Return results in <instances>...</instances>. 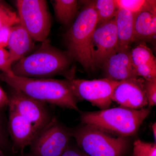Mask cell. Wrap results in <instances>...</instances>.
<instances>
[{
    "label": "cell",
    "instance_id": "14",
    "mask_svg": "<svg viewBox=\"0 0 156 156\" xmlns=\"http://www.w3.org/2000/svg\"><path fill=\"white\" fill-rule=\"evenodd\" d=\"M9 129L15 145L21 149L30 145L37 133L30 122L9 108Z\"/></svg>",
    "mask_w": 156,
    "mask_h": 156
},
{
    "label": "cell",
    "instance_id": "16",
    "mask_svg": "<svg viewBox=\"0 0 156 156\" xmlns=\"http://www.w3.org/2000/svg\"><path fill=\"white\" fill-rule=\"evenodd\" d=\"M118 40V50H129L134 42V15L129 11L118 9L114 17Z\"/></svg>",
    "mask_w": 156,
    "mask_h": 156
},
{
    "label": "cell",
    "instance_id": "2",
    "mask_svg": "<svg viewBox=\"0 0 156 156\" xmlns=\"http://www.w3.org/2000/svg\"><path fill=\"white\" fill-rule=\"evenodd\" d=\"M150 108L133 109L122 107L81 113L83 124L100 129L112 135L129 137L136 132L150 113Z\"/></svg>",
    "mask_w": 156,
    "mask_h": 156
},
{
    "label": "cell",
    "instance_id": "23",
    "mask_svg": "<svg viewBox=\"0 0 156 156\" xmlns=\"http://www.w3.org/2000/svg\"><path fill=\"white\" fill-rule=\"evenodd\" d=\"M13 65L9 51L0 48V70L9 76H13L14 75L12 70Z\"/></svg>",
    "mask_w": 156,
    "mask_h": 156
},
{
    "label": "cell",
    "instance_id": "13",
    "mask_svg": "<svg viewBox=\"0 0 156 156\" xmlns=\"http://www.w3.org/2000/svg\"><path fill=\"white\" fill-rule=\"evenodd\" d=\"M134 42H151L156 34V1L150 0L141 11L134 15Z\"/></svg>",
    "mask_w": 156,
    "mask_h": 156
},
{
    "label": "cell",
    "instance_id": "3",
    "mask_svg": "<svg viewBox=\"0 0 156 156\" xmlns=\"http://www.w3.org/2000/svg\"><path fill=\"white\" fill-rule=\"evenodd\" d=\"M73 59L67 52L54 48L47 39L36 51L14 63L12 70L17 76L48 77L63 73Z\"/></svg>",
    "mask_w": 156,
    "mask_h": 156
},
{
    "label": "cell",
    "instance_id": "24",
    "mask_svg": "<svg viewBox=\"0 0 156 156\" xmlns=\"http://www.w3.org/2000/svg\"><path fill=\"white\" fill-rule=\"evenodd\" d=\"M136 74L145 80L156 79V65L144 64L135 67Z\"/></svg>",
    "mask_w": 156,
    "mask_h": 156
},
{
    "label": "cell",
    "instance_id": "10",
    "mask_svg": "<svg viewBox=\"0 0 156 156\" xmlns=\"http://www.w3.org/2000/svg\"><path fill=\"white\" fill-rule=\"evenodd\" d=\"M9 98V108L16 111L30 122L37 134L52 119H50L44 103L15 89Z\"/></svg>",
    "mask_w": 156,
    "mask_h": 156
},
{
    "label": "cell",
    "instance_id": "12",
    "mask_svg": "<svg viewBox=\"0 0 156 156\" xmlns=\"http://www.w3.org/2000/svg\"><path fill=\"white\" fill-rule=\"evenodd\" d=\"M105 78L121 81L138 77L131 56V50H118L108 58L102 66Z\"/></svg>",
    "mask_w": 156,
    "mask_h": 156
},
{
    "label": "cell",
    "instance_id": "7",
    "mask_svg": "<svg viewBox=\"0 0 156 156\" xmlns=\"http://www.w3.org/2000/svg\"><path fill=\"white\" fill-rule=\"evenodd\" d=\"M68 80L77 100L87 101L100 110L109 108L115 89L120 83L106 78L92 80L73 78Z\"/></svg>",
    "mask_w": 156,
    "mask_h": 156
},
{
    "label": "cell",
    "instance_id": "8",
    "mask_svg": "<svg viewBox=\"0 0 156 156\" xmlns=\"http://www.w3.org/2000/svg\"><path fill=\"white\" fill-rule=\"evenodd\" d=\"M71 136V131L53 118L30 144L31 156H61L69 145Z\"/></svg>",
    "mask_w": 156,
    "mask_h": 156
},
{
    "label": "cell",
    "instance_id": "1",
    "mask_svg": "<svg viewBox=\"0 0 156 156\" xmlns=\"http://www.w3.org/2000/svg\"><path fill=\"white\" fill-rule=\"evenodd\" d=\"M0 80L13 89L42 103L79 111L77 100L73 94L67 79L9 76L2 73H0Z\"/></svg>",
    "mask_w": 156,
    "mask_h": 156
},
{
    "label": "cell",
    "instance_id": "30",
    "mask_svg": "<svg viewBox=\"0 0 156 156\" xmlns=\"http://www.w3.org/2000/svg\"><path fill=\"white\" fill-rule=\"evenodd\" d=\"M152 131L153 134L154 138L155 139V142H156V123L155 122L151 126Z\"/></svg>",
    "mask_w": 156,
    "mask_h": 156
},
{
    "label": "cell",
    "instance_id": "22",
    "mask_svg": "<svg viewBox=\"0 0 156 156\" xmlns=\"http://www.w3.org/2000/svg\"><path fill=\"white\" fill-rule=\"evenodd\" d=\"M19 23V17L17 14L0 2V28L13 27Z\"/></svg>",
    "mask_w": 156,
    "mask_h": 156
},
{
    "label": "cell",
    "instance_id": "5",
    "mask_svg": "<svg viewBox=\"0 0 156 156\" xmlns=\"http://www.w3.org/2000/svg\"><path fill=\"white\" fill-rule=\"evenodd\" d=\"M79 149L87 156H124L130 147L128 137H115L83 124L71 131Z\"/></svg>",
    "mask_w": 156,
    "mask_h": 156
},
{
    "label": "cell",
    "instance_id": "25",
    "mask_svg": "<svg viewBox=\"0 0 156 156\" xmlns=\"http://www.w3.org/2000/svg\"><path fill=\"white\" fill-rule=\"evenodd\" d=\"M144 89L148 106H154L156 105V79L145 80Z\"/></svg>",
    "mask_w": 156,
    "mask_h": 156
},
{
    "label": "cell",
    "instance_id": "26",
    "mask_svg": "<svg viewBox=\"0 0 156 156\" xmlns=\"http://www.w3.org/2000/svg\"><path fill=\"white\" fill-rule=\"evenodd\" d=\"M12 27H4L0 28V48L8 47Z\"/></svg>",
    "mask_w": 156,
    "mask_h": 156
},
{
    "label": "cell",
    "instance_id": "20",
    "mask_svg": "<svg viewBox=\"0 0 156 156\" xmlns=\"http://www.w3.org/2000/svg\"><path fill=\"white\" fill-rule=\"evenodd\" d=\"M132 156H156V143L136 140L133 144Z\"/></svg>",
    "mask_w": 156,
    "mask_h": 156
},
{
    "label": "cell",
    "instance_id": "9",
    "mask_svg": "<svg viewBox=\"0 0 156 156\" xmlns=\"http://www.w3.org/2000/svg\"><path fill=\"white\" fill-rule=\"evenodd\" d=\"M90 49L96 67H102L108 58L118 51V37L114 18L97 25L92 34Z\"/></svg>",
    "mask_w": 156,
    "mask_h": 156
},
{
    "label": "cell",
    "instance_id": "17",
    "mask_svg": "<svg viewBox=\"0 0 156 156\" xmlns=\"http://www.w3.org/2000/svg\"><path fill=\"white\" fill-rule=\"evenodd\" d=\"M53 8L58 21L62 25L69 26L77 14L78 2L76 0H55Z\"/></svg>",
    "mask_w": 156,
    "mask_h": 156
},
{
    "label": "cell",
    "instance_id": "15",
    "mask_svg": "<svg viewBox=\"0 0 156 156\" xmlns=\"http://www.w3.org/2000/svg\"><path fill=\"white\" fill-rule=\"evenodd\" d=\"M8 48L13 64L27 56L34 47V40L20 24L11 28Z\"/></svg>",
    "mask_w": 156,
    "mask_h": 156
},
{
    "label": "cell",
    "instance_id": "29",
    "mask_svg": "<svg viewBox=\"0 0 156 156\" xmlns=\"http://www.w3.org/2000/svg\"><path fill=\"white\" fill-rule=\"evenodd\" d=\"M5 143V135H4V131H3L2 125L0 123V148L4 145Z\"/></svg>",
    "mask_w": 156,
    "mask_h": 156
},
{
    "label": "cell",
    "instance_id": "11",
    "mask_svg": "<svg viewBox=\"0 0 156 156\" xmlns=\"http://www.w3.org/2000/svg\"><path fill=\"white\" fill-rule=\"evenodd\" d=\"M143 78H132L120 81L116 87L112 101L120 106L133 109H140L148 105L144 89Z\"/></svg>",
    "mask_w": 156,
    "mask_h": 156
},
{
    "label": "cell",
    "instance_id": "6",
    "mask_svg": "<svg viewBox=\"0 0 156 156\" xmlns=\"http://www.w3.org/2000/svg\"><path fill=\"white\" fill-rule=\"evenodd\" d=\"M16 6L20 23L33 40L42 42L46 40L51 24L47 1L17 0Z\"/></svg>",
    "mask_w": 156,
    "mask_h": 156
},
{
    "label": "cell",
    "instance_id": "27",
    "mask_svg": "<svg viewBox=\"0 0 156 156\" xmlns=\"http://www.w3.org/2000/svg\"><path fill=\"white\" fill-rule=\"evenodd\" d=\"M61 156H87L79 148L69 145Z\"/></svg>",
    "mask_w": 156,
    "mask_h": 156
},
{
    "label": "cell",
    "instance_id": "31",
    "mask_svg": "<svg viewBox=\"0 0 156 156\" xmlns=\"http://www.w3.org/2000/svg\"><path fill=\"white\" fill-rule=\"evenodd\" d=\"M0 2H1V1H0Z\"/></svg>",
    "mask_w": 156,
    "mask_h": 156
},
{
    "label": "cell",
    "instance_id": "4",
    "mask_svg": "<svg viewBox=\"0 0 156 156\" xmlns=\"http://www.w3.org/2000/svg\"><path fill=\"white\" fill-rule=\"evenodd\" d=\"M97 24L95 1H88L65 36L67 53L87 70L96 68L90 48L92 34Z\"/></svg>",
    "mask_w": 156,
    "mask_h": 156
},
{
    "label": "cell",
    "instance_id": "19",
    "mask_svg": "<svg viewBox=\"0 0 156 156\" xmlns=\"http://www.w3.org/2000/svg\"><path fill=\"white\" fill-rule=\"evenodd\" d=\"M131 56L134 68L141 64L156 65L155 57L145 42H139L131 50Z\"/></svg>",
    "mask_w": 156,
    "mask_h": 156
},
{
    "label": "cell",
    "instance_id": "18",
    "mask_svg": "<svg viewBox=\"0 0 156 156\" xmlns=\"http://www.w3.org/2000/svg\"><path fill=\"white\" fill-rule=\"evenodd\" d=\"M95 7L97 15V25L113 19L119 9L116 0L95 1Z\"/></svg>",
    "mask_w": 156,
    "mask_h": 156
},
{
    "label": "cell",
    "instance_id": "28",
    "mask_svg": "<svg viewBox=\"0 0 156 156\" xmlns=\"http://www.w3.org/2000/svg\"><path fill=\"white\" fill-rule=\"evenodd\" d=\"M9 97L2 87H0V109L9 105Z\"/></svg>",
    "mask_w": 156,
    "mask_h": 156
},
{
    "label": "cell",
    "instance_id": "21",
    "mask_svg": "<svg viewBox=\"0 0 156 156\" xmlns=\"http://www.w3.org/2000/svg\"><path fill=\"white\" fill-rule=\"evenodd\" d=\"M148 0H116L118 9H123L135 15L147 5Z\"/></svg>",
    "mask_w": 156,
    "mask_h": 156
},
{
    "label": "cell",
    "instance_id": "32",
    "mask_svg": "<svg viewBox=\"0 0 156 156\" xmlns=\"http://www.w3.org/2000/svg\"></svg>",
    "mask_w": 156,
    "mask_h": 156
}]
</instances>
